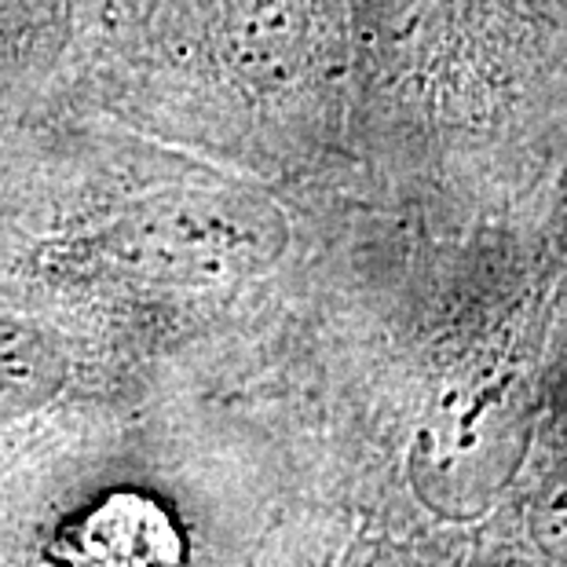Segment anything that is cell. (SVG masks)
I'll return each mask as SVG.
<instances>
[{
	"mask_svg": "<svg viewBox=\"0 0 567 567\" xmlns=\"http://www.w3.org/2000/svg\"><path fill=\"white\" fill-rule=\"evenodd\" d=\"M59 567H184L173 513L143 491H111L52 538Z\"/></svg>",
	"mask_w": 567,
	"mask_h": 567,
	"instance_id": "6da1fadb",
	"label": "cell"
}]
</instances>
